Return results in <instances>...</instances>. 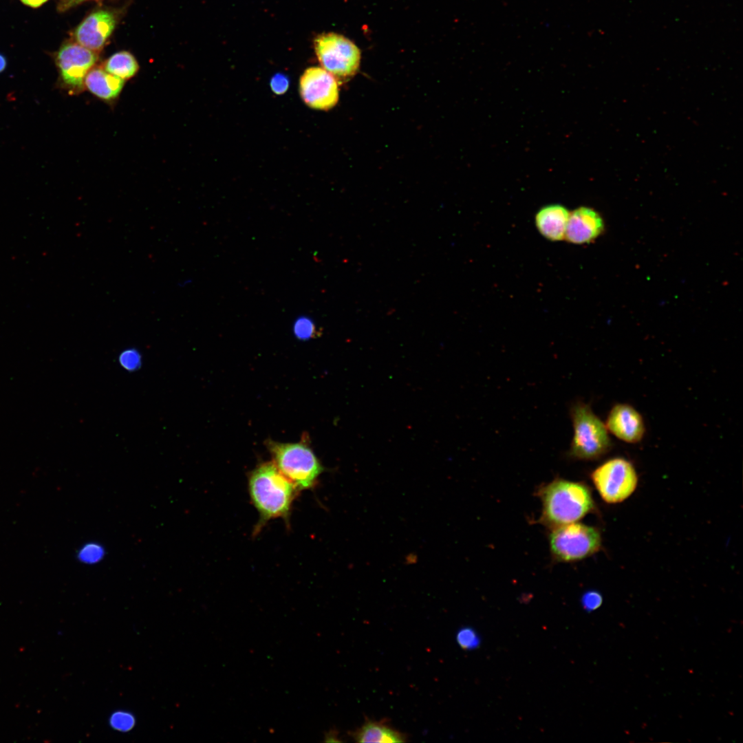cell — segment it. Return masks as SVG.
Instances as JSON below:
<instances>
[{"label":"cell","instance_id":"cell-24","mask_svg":"<svg viewBox=\"0 0 743 743\" xmlns=\"http://www.w3.org/2000/svg\"><path fill=\"white\" fill-rule=\"evenodd\" d=\"M87 0H61L59 8L61 11L69 9Z\"/></svg>","mask_w":743,"mask_h":743},{"label":"cell","instance_id":"cell-16","mask_svg":"<svg viewBox=\"0 0 743 743\" xmlns=\"http://www.w3.org/2000/svg\"><path fill=\"white\" fill-rule=\"evenodd\" d=\"M103 68L108 73L126 80L137 74L139 65L131 53L122 51L111 56L105 62Z\"/></svg>","mask_w":743,"mask_h":743},{"label":"cell","instance_id":"cell-9","mask_svg":"<svg viewBox=\"0 0 743 743\" xmlns=\"http://www.w3.org/2000/svg\"><path fill=\"white\" fill-rule=\"evenodd\" d=\"M299 90L304 103L311 108L327 110L338 100L335 78L323 67H311L300 78Z\"/></svg>","mask_w":743,"mask_h":743},{"label":"cell","instance_id":"cell-26","mask_svg":"<svg viewBox=\"0 0 743 743\" xmlns=\"http://www.w3.org/2000/svg\"><path fill=\"white\" fill-rule=\"evenodd\" d=\"M6 67V58L3 55L0 54V72H3L5 69Z\"/></svg>","mask_w":743,"mask_h":743},{"label":"cell","instance_id":"cell-23","mask_svg":"<svg viewBox=\"0 0 743 743\" xmlns=\"http://www.w3.org/2000/svg\"><path fill=\"white\" fill-rule=\"evenodd\" d=\"M289 82L288 78L282 75H275L270 81L272 90L277 94H282L288 89Z\"/></svg>","mask_w":743,"mask_h":743},{"label":"cell","instance_id":"cell-18","mask_svg":"<svg viewBox=\"0 0 743 743\" xmlns=\"http://www.w3.org/2000/svg\"><path fill=\"white\" fill-rule=\"evenodd\" d=\"M135 722L133 715L131 713L125 711H115L109 718L110 726L121 732H127L131 730L135 725Z\"/></svg>","mask_w":743,"mask_h":743},{"label":"cell","instance_id":"cell-4","mask_svg":"<svg viewBox=\"0 0 743 743\" xmlns=\"http://www.w3.org/2000/svg\"><path fill=\"white\" fill-rule=\"evenodd\" d=\"M574 436L570 453L580 460H596L612 448V443L605 424L583 402L572 408Z\"/></svg>","mask_w":743,"mask_h":743},{"label":"cell","instance_id":"cell-22","mask_svg":"<svg viewBox=\"0 0 743 743\" xmlns=\"http://www.w3.org/2000/svg\"><path fill=\"white\" fill-rule=\"evenodd\" d=\"M315 332V326L310 319H300L295 323L294 332L300 338H309L314 335Z\"/></svg>","mask_w":743,"mask_h":743},{"label":"cell","instance_id":"cell-2","mask_svg":"<svg viewBox=\"0 0 743 743\" xmlns=\"http://www.w3.org/2000/svg\"><path fill=\"white\" fill-rule=\"evenodd\" d=\"M542 510L540 521L552 528L576 522L594 508L591 493L582 483L556 479L538 492Z\"/></svg>","mask_w":743,"mask_h":743},{"label":"cell","instance_id":"cell-7","mask_svg":"<svg viewBox=\"0 0 743 743\" xmlns=\"http://www.w3.org/2000/svg\"><path fill=\"white\" fill-rule=\"evenodd\" d=\"M314 50L323 68L339 80L352 77L358 69L360 50L342 35L331 32L317 36Z\"/></svg>","mask_w":743,"mask_h":743},{"label":"cell","instance_id":"cell-19","mask_svg":"<svg viewBox=\"0 0 743 743\" xmlns=\"http://www.w3.org/2000/svg\"><path fill=\"white\" fill-rule=\"evenodd\" d=\"M457 644L462 649L470 650L478 647L480 640L475 631L471 627H462L456 635Z\"/></svg>","mask_w":743,"mask_h":743},{"label":"cell","instance_id":"cell-11","mask_svg":"<svg viewBox=\"0 0 743 743\" xmlns=\"http://www.w3.org/2000/svg\"><path fill=\"white\" fill-rule=\"evenodd\" d=\"M114 14L98 10L89 14L77 27L74 39L77 43L94 52L100 50L116 25Z\"/></svg>","mask_w":743,"mask_h":743},{"label":"cell","instance_id":"cell-25","mask_svg":"<svg viewBox=\"0 0 743 743\" xmlns=\"http://www.w3.org/2000/svg\"><path fill=\"white\" fill-rule=\"evenodd\" d=\"M21 1L24 4H25L27 6H31V7H33V8H37V7L41 6L42 4H43L47 0H21Z\"/></svg>","mask_w":743,"mask_h":743},{"label":"cell","instance_id":"cell-8","mask_svg":"<svg viewBox=\"0 0 743 743\" xmlns=\"http://www.w3.org/2000/svg\"><path fill=\"white\" fill-rule=\"evenodd\" d=\"M97 61L96 52L77 43L64 44L57 54L56 65L65 89L71 94L82 93L85 77Z\"/></svg>","mask_w":743,"mask_h":743},{"label":"cell","instance_id":"cell-10","mask_svg":"<svg viewBox=\"0 0 743 743\" xmlns=\"http://www.w3.org/2000/svg\"><path fill=\"white\" fill-rule=\"evenodd\" d=\"M605 426L608 431L620 440L630 444L640 442L645 433L641 414L627 403L614 405L609 412Z\"/></svg>","mask_w":743,"mask_h":743},{"label":"cell","instance_id":"cell-1","mask_svg":"<svg viewBox=\"0 0 743 743\" xmlns=\"http://www.w3.org/2000/svg\"><path fill=\"white\" fill-rule=\"evenodd\" d=\"M248 493L259 514L257 534L266 523L281 518L287 524L299 490L277 469L273 462L260 464L248 475Z\"/></svg>","mask_w":743,"mask_h":743},{"label":"cell","instance_id":"cell-17","mask_svg":"<svg viewBox=\"0 0 743 743\" xmlns=\"http://www.w3.org/2000/svg\"><path fill=\"white\" fill-rule=\"evenodd\" d=\"M105 557V549L97 542H87L78 550L76 557L78 561L86 565L98 563Z\"/></svg>","mask_w":743,"mask_h":743},{"label":"cell","instance_id":"cell-6","mask_svg":"<svg viewBox=\"0 0 743 743\" xmlns=\"http://www.w3.org/2000/svg\"><path fill=\"white\" fill-rule=\"evenodd\" d=\"M601 497L608 504L627 499L635 491L638 475L634 465L621 457L610 459L599 465L591 475Z\"/></svg>","mask_w":743,"mask_h":743},{"label":"cell","instance_id":"cell-14","mask_svg":"<svg viewBox=\"0 0 743 743\" xmlns=\"http://www.w3.org/2000/svg\"><path fill=\"white\" fill-rule=\"evenodd\" d=\"M569 215V211L561 204L548 205L536 214L535 225L545 238L560 241L565 239Z\"/></svg>","mask_w":743,"mask_h":743},{"label":"cell","instance_id":"cell-21","mask_svg":"<svg viewBox=\"0 0 743 743\" xmlns=\"http://www.w3.org/2000/svg\"><path fill=\"white\" fill-rule=\"evenodd\" d=\"M581 601L585 610L592 612L601 605L603 597L599 592L589 590L583 594Z\"/></svg>","mask_w":743,"mask_h":743},{"label":"cell","instance_id":"cell-15","mask_svg":"<svg viewBox=\"0 0 743 743\" xmlns=\"http://www.w3.org/2000/svg\"><path fill=\"white\" fill-rule=\"evenodd\" d=\"M350 735L357 742L394 743L407 741L406 735L391 726L385 719L379 721L367 720Z\"/></svg>","mask_w":743,"mask_h":743},{"label":"cell","instance_id":"cell-20","mask_svg":"<svg viewBox=\"0 0 743 743\" xmlns=\"http://www.w3.org/2000/svg\"><path fill=\"white\" fill-rule=\"evenodd\" d=\"M121 366L128 371L137 370L141 365L142 358L139 352L133 348L122 351L119 356Z\"/></svg>","mask_w":743,"mask_h":743},{"label":"cell","instance_id":"cell-12","mask_svg":"<svg viewBox=\"0 0 743 743\" xmlns=\"http://www.w3.org/2000/svg\"><path fill=\"white\" fill-rule=\"evenodd\" d=\"M604 227L603 219L596 210L581 206L570 213L565 239L574 244H588L601 235Z\"/></svg>","mask_w":743,"mask_h":743},{"label":"cell","instance_id":"cell-3","mask_svg":"<svg viewBox=\"0 0 743 743\" xmlns=\"http://www.w3.org/2000/svg\"><path fill=\"white\" fill-rule=\"evenodd\" d=\"M268 446L273 464L299 491L313 488L324 471L323 466L304 442L280 443L270 441Z\"/></svg>","mask_w":743,"mask_h":743},{"label":"cell","instance_id":"cell-13","mask_svg":"<svg viewBox=\"0 0 743 743\" xmlns=\"http://www.w3.org/2000/svg\"><path fill=\"white\" fill-rule=\"evenodd\" d=\"M125 84V80L108 73L103 67H93L85 79V89L110 106L118 100Z\"/></svg>","mask_w":743,"mask_h":743},{"label":"cell","instance_id":"cell-5","mask_svg":"<svg viewBox=\"0 0 743 743\" xmlns=\"http://www.w3.org/2000/svg\"><path fill=\"white\" fill-rule=\"evenodd\" d=\"M601 541L596 528L576 522L553 528L549 537L552 557L562 562L579 561L592 555L599 550Z\"/></svg>","mask_w":743,"mask_h":743}]
</instances>
